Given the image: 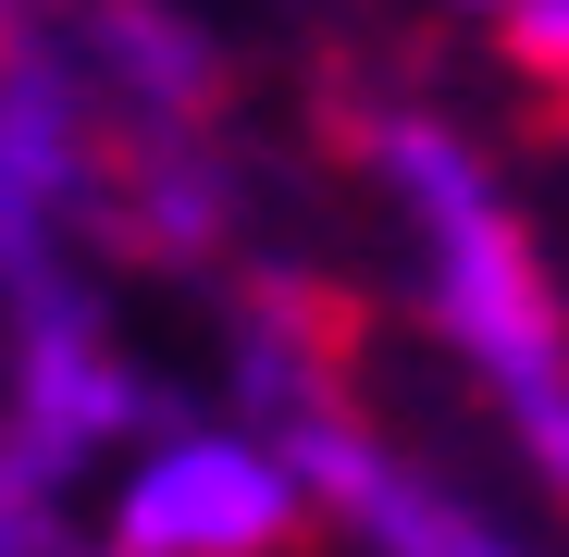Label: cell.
<instances>
[{"mask_svg": "<svg viewBox=\"0 0 569 557\" xmlns=\"http://www.w3.org/2000/svg\"><path fill=\"white\" fill-rule=\"evenodd\" d=\"M359 173L397 211L433 347L470 371V397L508 434L520 484L545 508H569V310H557V272L532 248V211L508 199L496 149L433 100H371L359 112Z\"/></svg>", "mask_w": 569, "mask_h": 557, "instance_id": "1", "label": "cell"}, {"mask_svg": "<svg viewBox=\"0 0 569 557\" xmlns=\"http://www.w3.org/2000/svg\"><path fill=\"white\" fill-rule=\"evenodd\" d=\"M310 533L322 496L298 446L260 434L248 409H173L87 496V557H298Z\"/></svg>", "mask_w": 569, "mask_h": 557, "instance_id": "2", "label": "cell"}, {"mask_svg": "<svg viewBox=\"0 0 569 557\" xmlns=\"http://www.w3.org/2000/svg\"><path fill=\"white\" fill-rule=\"evenodd\" d=\"M112 173L124 125L100 74L74 62V38L62 26L0 38V310L87 272V248H112Z\"/></svg>", "mask_w": 569, "mask_h": 557, "instance_id": "3", "label": "cell"}, {"mask_svg": "<svg viewBox=\"0 0 569 557\" xmlns=\"http://www.w3.org/2000/svg\"><path fill=\"white\" fill-rule=\"evenodd\" d=\"M161 421H173V397L137 359V335H124L100 272H62V286L0 310V446H13L26 471L100 496V471L137 434H161Z\"/></svg>", "mask_w": 569, "mask_h": 557, "instance_id": "4", "label": "cell"}, {"mask_svg": "<svg viewBox=\"0 0 569 557\" xmlns=\"http://www.w3.org/2000/svg\"><path fill=\"white\" fill-rule=\"evenodd\" d=\"M284 446H298V471L322 496V520L347 533V557H545L532 533H508L470 484L421 471V458L371 421L359 397L310 409V421H284Z\"/></svg>", "mask_w": 569, "mask_h": 557, "instance_id": "5", "label": "cell"}, {"mask_svg": "<svg viewBox=\"0 0 569 557\" xmlns=\"http://www.w3.org/2000/svg\"><path fill=\"white\" fill-rule=\"evenodd\" d=\"M62 38L74 62L100 74V100L124 137H173V125H223V38L186 13V0H62Z\"/></svg>", "mask_w": 569, "mask_h": 557, "instance_id": "6", "label": "cell"}, {"mask_svg": "<svg viewBox=\"0 0 569 557\" xmlns=\"http://www.w3.org/2000/svg\"><path fill=\"white\" fill-rule=\"evenodd\" d=\"M347 397V359H335V298L284 260H248L236 298H223V409H248L260 434L310 421Z\"/></svg>", "mask_w": 569, "mask_h": 557, "instance_id": "7", "label": "cell"}, {"mask_svg": "<svg viewBox=\"0 0 569 557\" xmlns=\"http://www.w3.org/2000/svg\"><path fill=\"white\" fill-rule=\"evenodd\" d=\"M236 223H248V186H236L223 125L124 137V173H112V248H124V260H149V272H211V260H236Z\"/></svg>", "mask_w": 569, "mask_h": 557, "instance_id": "8", "label": "cell"}, {"mask_svg": "<svg viewBox=\"0 0 569 557\" xmlns=\"http://www.w3.org/2000/svg\"><path fill=\"white\" fill-rule=\"evenodd\" d=\"M496 38H508V62H520L532 87H569V0H508Z\"/></svg>", "mask_w": 569, "mask_h": 557, "instance_id": "9", "label": "cell"}, {"mask_svg": "<svg viewBox=\"0 0 569 557\" xmlns=\"http://www.w3.org/2000/svg\"><path fill=\"white\" fill-rule=\"evenodd\" d=\"M26 26H62V0H0V38H26Z\"/></svg>", "mask_w": 569, "mask_h": 557, "instance_id": "10", "label": "cell"}, {"mask_svg": "<svg viewBox=\"0 0 569 557\" xmlns=\"http://www.w3.org/2000/svg\"><path fill=\"white\" fill-rule=\"evenodd\" d=\"M446 13H483V26H496V13H508V0H446Z\"/></svg>", "mask_w": 569, "mask_h": 557, "instance_id": "11", "label": "cell"}, {"mask_svg": "<svg viewBox=\"0 0 569 557\" xmlns=\"http://www.w3.org/2000/svg\"><path fill=\"white\" fill-rule=\"evenodd\" d=\"M545 100H557V125H569V87H545Z\"/></svg>", "mask_w": 569, "mask_h": 557, "instance_id": "12", "label": "cell"}]
</instances>
